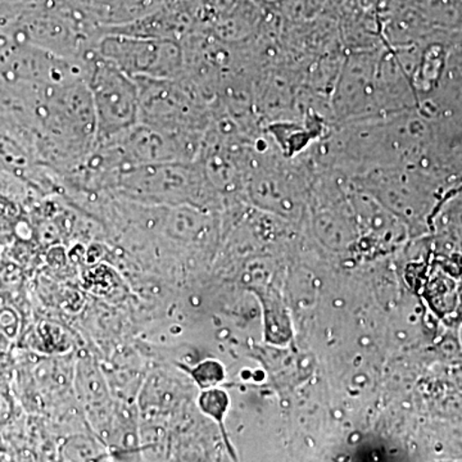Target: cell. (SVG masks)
<instances>
[{
    "label": "cell",
    "mask_w": 462,
    "mask_h": 462,
    "mask_svg": "<svg viewBox=\"0 0 462 462\" xmlns=\"http://www.w3.org/2000/svg\"><path fill=\"white\" fill-rule=\"evenodd\" d=\"M96 51L134 79H178L184 69L181 42L173 39L102 32Z\"/></svg>",
    "instance_id": "obj_4"
},
{
    "label": "cell",
    "mask_w": 462,
    "mask_h": 462,
    "mask_svg": "<svg viewBox=\"0 0 462 462\" xmlns=\"http://www.w3.org/2000/svg\"><path fill=\"white\" fill-rule=\"evenodd\" d=\"M214 191L199 161H193L127 167L111 196L147 206L207 209Z\"/></svg>",
    "instance_id": "obj_1"
},
{
    "label": "cell",
    "mask_w": 462,
    "mask_h": 462,
    "mask_svg": "<svg viewBox=\"0 0 462 462\" xmlns=\"http://www.w3.org/2000/svg\"><path fill=\"white\" fill-rule=\"evenodd\" d=\"M60 449V458L66 461H96L105 456L102 447L96 440L85 436L69 438Z\"/></svg>",
    "instance_id": "obj_8"
},
{
    "label": "cell",
    "mask_w": 462,
    "mask_h": 462,
    "mask_svg": "<svg viewBox=\"0 0 462 462\" xmlns=\"http://www.w3.org/2000/svg\"><path fill=\"white\" fill-rule=\"evenodd\" d=\"M261 2H264V3H273V2H279V0H261Z\"/></svg>",
    "instance_id": "obj_11"
},
{
    "label": "cell",
    "mask_w": 462,
    "mask_h": 462,
    "mask_svg": "<svg viewBox=\"0 0 462 462\" xmlns=\"http://www.w3.org/2000/svg\"><path fill=\"white\" fill-rule=\"evenodd\" d=\"M179 367L190 376L194 384L202 391L218 387V384L224 382L225 369L223 364L216 360H205L194 365V366H187V365L179 364Z\"/></svg>",
    "instance_id": "obj_7"
},
{
    "label": "cell",
    "mask_w": 462,
    "mask_h": 462,
    "mask_svg": "<svg viewBox=\"0 0 462 462\" xmlns=\"http://www.w3.org/2000/svg\"><path fill=\"white\" fill-rule=\"evenodd\" d=\"M135 81L139 88V123L167 132H207L212 111L187 79L135 78Z\"/></svg>",
    "instance_id": "obj_3"
},
{
    "label": "cell",
    "mask_w": 462,
    "mask_h": 462,
    "mask_svg": "<svg viewBox=\"0 0 462 462\" xmlns=\"http://www.w3.org/2000/svg\"><path fill=\"white\" fill-rule=\"evenodd\" d=\"M33 348L47 354H63L69 349V336L62 328L51 322H41L32 334Z\"/></svg>",
    "instance_id": "obj_6"
},
{
    "label": "cell",
    "mask_w": 462,
    "mask_h": 462,
    "mask_svg": "<svg viewBox=\"0 0 462 462\" xmlns=\"http://www.w3.org/2000/svg\"><path fill=\"white\" fill-rule=\"evenodd\" d=\"M197 403H199V409L203 415L217 422L221 434L224 436L225 443H226L227 449H229L230 454L234 456L229 438H227L226 430H225L224 427V420L225 418H226L227 410H229L230 406V400L226 392L218 387L202 389L199 400H197Z\"/></svg>",
    "instance_id": "obj_5"
},
{
    "label": "cell",
    "mask_w": 462,
    "mask_h": 462,
    "mask_svg": "<svg viewBox=\"0 0 462 462\" xmlns=\"http://www.w3.org/2000/svg\"><path fill=\"white\" fill-rule=\"evenodd\" d=\"M85 83L96 115L97 143H108L139 124L135 79L94 51L83 63Z\"/></svg>",
    "instance_id": "obj_2"
},
{
    "label": "cell",
    "mask_w": 462,
    "mask_h": 462,
    "mask_svg": "<svg viewBox=\"0 0 462 462\" xmlns=\"http://www.w3.org/2000/svg\"><path fill=\"white\" fill-rule=\"evenodd\" d=\"M0 328L5 331V336L14 337L17 331V319L14 312L9 310L0 311Z\"/></svg>",
    "instance_id": "obj_10"
},
{
    "label": "cell",
    "mask_w": 462,
    "mask_h": 462,
    "mask_svg": "<svg viewBox=\"0 0 462 462\" xmlns=\"http://www.w3.org/2000/svg\"><path fill=\"white\" fill-rule=\"evenodd\" d=\"M20 226V208L8 197L0 196V245L7 247L16 239Z\"/></svg>",
    "instance_id": "obj_9"
}]
</instances>
